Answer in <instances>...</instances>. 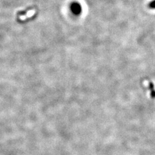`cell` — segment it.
<instances>
[{
    "label": "cell",
    "instance_id": "obj_1",
    "mask_svg": "<svg viewBox=\"0 0 155 155\" xmlns=\"http://www.w3.org/2000/svg\"><path fill=\"white\" fill-rule=\"evenodd\" d=\"M72 11L74 14H79L81 11V7L79 4L78 3H74L72 5Z\"/></svg>",
    "mask_w": 155,
    "mask_h": 155
}]
</instances>
